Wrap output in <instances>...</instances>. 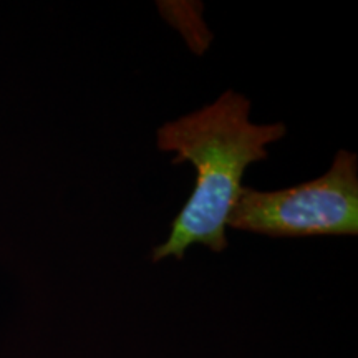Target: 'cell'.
<instances>
[{"mask_svg": "<svg viewBox=\"0 0 358 358\" xmlns=\"http://www.w3.org/2000/svg\"><path fill=\"white\" fill-rule=\"evenodd\" d=\"M227 226L271 237L357 236L358 156L340 150L325 174L287 189L244 187Z\"/></svg>", "mask_w": 358, "mask_h": 358, "instance_id": "obj_2", "label": "cell"}, {"mask_svg": "<svg viewBox=\"0 0 358 358\" xmlns=\"http://www.w3.org/2000/svg\"><path fill=\"white\" fill-rule=\"evenodd\" d=\"M250 101L227 90L194 113L163 124L158 148L174 153L171 164L191 163L198 178L189 199L171 224V234L153 250V261H181L194 244L214 252L227 248L226 227L243 194V178L252 163L266 159L267 146L287 133L284 123L250 122Z\"/></svg>", "mask_w": 358, "mask_h": 358, "instance_id": "obj_1", "label": "cell"}]
</instances>
